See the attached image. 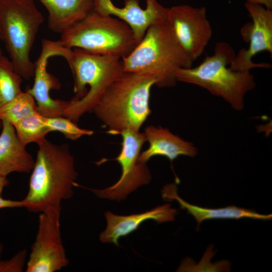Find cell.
Segmentation results:
<instances>
[{"instance_id":"1","label":"cell","mask_w":272,"mask_h":272,"mask_svg":"<svg viewBox=\"0 0 272 272\" xmlns=\"http://www.w3.org/2000/svg\"><path fill=\"white\" fill-rule=\"evenodd\" d=\"M38 145L34 165L23 208L34 213L61 210V202L72 196L77 173L66 144L57 145L46 139Z\"/></svg>"},{"instance_id":"2","label":"cell","mask_w":272,"mask_h":272,"mask_svg":"<svg viewBox=\"0 0 272 272\" xmlns=\"http://www.w3.org/2000/svg\"><path fill=\"white\" fill-rule=\"evenodd\" d=\"M156 84L149 74L124 72L107 87L92 112L111 134L127 129L140 131L151 113L150 91Z\"/></svg>"},{"instance_id":"3","label":"cell","mask_w":272,"mask_h":272,"mask_svg":"<svg viewBox=\"0 0 272 272\" xmlns=\"http://www.w3.org/2000/svg\"><path fill=\"white\" fill-rule=\"evenodd\" d=\"M64 59L74 78L75 96L64 110L63 116L74 122L93 109L107 87L124 72L119 57L71 49Z\"/></svg>"},{"instance_id":"4","label":"cell","mask_w":272,"mask_h":272,"mask_svg":"<svg viewBox=\"0 0 272 272\" xmlns=\"http://www.w3.org/2000/svg\"><path fill=\"white\" fill-rule=\"evenodd\" d=\"M235 55L230 44L218 42L213 55L206 56L195 67L178 69L176 79L201 87L222 98L233 109L241 110L244 107L245 95L255 87L256 84L250 71H233L228 67Z\"/></svg>"},{"instance_id":"5","label":"cell","mask_w":272,"mask_h":272,"mask_svg":"<svg viewBox=\"0 0 272 272\" xmlns=\"http://www.w3.org/2000/svg\"><path fill=\"white\" fill-rule=\"evenodd\" d=\"M125 72L149 74L159 88L174 87L176 71L193 62L173 38L167 22L151 25L134 49L121 58Z\"/></svg>"},{"instance_id":"6","label":"cell","mask_w":272,"mask_h":272,"mask_svg":"<svg viewBox=\"0 0 272 272\" xmlns=\"http://www.w3.org/2000/svg\"><path fill=\"white\" fill-rule=\"evenodd\" d=\"M44 18L34 0H0V33L15 72L22 79L34 76L30 54Z\"/></svg>"},{"instance_id":"7","label":"cell","mask_w":272,"mask_h":272,"mask_svg":"<svg viewBox=\"0 0 272 272\" xmlns=\"http://www.w3.org/2000/svg\"><path fill=\"white\" fill-rule=\"evenodd\" d=\"M61 34L59 42L64 47L121 58L139 43L125 22L95 11Z\"/></svg>"},{"instance_id":"8","label":"cell","mask_w":272,"mask_h":272,"mask_svg":"<svg viewBox=\"0 0 272 272\" xmlns=\"http://www.w3.org/2000/svg\"><path fill=\"white\" fill-rule=\"evenodd\" d=\"M120 134L122 138V148L115 159L121 167L119 179L113 185L102 189H89L102 198L120 200L140 186L148 184L151 175L146 163L140 162L141 150L147 141L144 132L127 129Z\"/></svg>"},{"instance_id":"9","label":"cell","mask_w":272,"mask_h":272,"mask_svg":"<svg viewBox=\"0 0 272 272\" xmlns=\"http://www.w3.org/2000/svg\"><path fill=\"white\" fill-rule=\"evenodd\" d=\"M61 210L40 213L36 239L26 264V272H55L67 266L69 261L60 232Z\"/></svg>"},{"instance_id":"10","label":"cell","mask_w":272,"mask_h":272,"mask_svg":"<svg viewBox=\"0 0 272 272\" xmlns=\"http://www.w3.org/2000/svg\"><path fill=\"white\" fill-rule=\"evenodd\" d=\"M167 23L175 40L192 61L203 53L213 30L204 7L180 5L168 8Z\"/></svg>"},{"instance_id":"11","label":"cell","mask_w":272,"mask_h":272,"mask_svg":"<svg viewBox=\"0 0 272 272\" xmlns=\"http://www.w3.org/2000/svg\"><path fill=\"white\" fill-rule=\"evenodd\" d=\"M245 7L252 19L241 30L243 39L249 45L241 49L230 64L233 71H250L255 67L268 68L267 63H254L252 58L257 53L267 51L272 55V11L264 7L246 2Z\"/></svg>"},{"instance_id":"12","label":"cell","mask_w":272,"mask_h":272,"mask_svg":"<svg viewBox=\"0 0 272 272\" xmlns=\"http://www.w3.org/2000/svg\"><path fill=\"white\" fill-rule=\"evenodd\" d=\"M70 49L62 46L59 41H42L41 53L34 62V84L26 91L34 98L37 112L44 117L63 116L68 101L54 99L50 97V90H58L61 84L58 79L48 72L47 66L50 58L55 56L64 58Z\"/></svg>"},{"instance_id":"13","label":"cell","mask_w":272,"mask_h":272,"mask_svg":"<svg viewBox=\"0 0 272 272\" xmlns=\"http://www.w3.org/2000/svg\"><path fill=\"white\" fill-rule=\"evenodd\" d=\"M124 7L115 6L111 0H95L94 11L105 15H113L125 22L139 42L151 25L167 22L168 8L157 0H146L142 9L140 0H124Z\"/></svg>"},{"instance_id":"14","label":"cell","mask_w":272,"mask_h":272,"mask_svg":"<svg viewBox=\"0 0 272 272\" xmlns=\"http://www.w3.org/2000/svg\"><path fill=\"white\" fill-rule=\"evenodd\" d=\"M177 213L169 203L144 213L127 216H119L107 211L105 213L106 228L100 235L99 239L102 243H112L118 246L120 238L137 230L145 221L153 220L158 223L171 222L175 220Z\"/></svg>"},{"instance_id":"15","label":"cell","mask_w":272,"mask_h":272,"mask_svg":"<svg viewBox=\"0 0 272 272\" xmlns=\"http://www.w3.org/2000/svg\"><path fill=\"white\" fill-rule=\"evenodd\" d=\"M144 133L149 147L141 153L140 162L146 163L153 157L162 156L172 163L179 156L194 157L198 154L192 143L183 140L167 128L150 125L145 129Z\"/></svg>"},{"instance_id":"16","label":"cell","mask_w":272,"mask_h":272,"mask_svg":"<svg viewBox=\"0 0 272 272\" xmlns=\"http://www.w3.org/2000/svg\"><path fill=\"white\" fill-rule=\"evenodd\" d=\"M0 134V177L13 172L30 173L35 161L17 138L13 125L2 121Z\"/></svg>"},{"instance_id":"17","label":"cell","mask_w":272,"mask_h":272,"mask_svg":"<svg viewBox=\"0 0 272 272\" xmlns=\"http://www.w3.org/2000/svg\"><path fill=\"white\" fill-rule=\"evenodd\" d=\"M161 192L162 197L165 200L167 201L176 200L179 203L181 209L186 210L188 214L194 218L198 227L203 221L211 219L250 218L261 220H269L272 218L271 214H260L252 210L233 206L222 208L211 209L190 204L178 195L177 185L175 183L165 185Z\"/></svg>"},{"instance_id":"18","label":"cell","mask_w":272,"mask_h":272,"mask_svg":"<svg viewBox=\"0 0 272 272\" xmlns=\"http://www.w3.org/2000/svg\"><path fill=\"white\" fill-rule=\"evenodd\" d=\"M48 13L52 31L62 34L94 11L95 0H39Z\"/></svg>"},{"instance_id":"19","label":"cell","mask_w":272,"mask_h":272,"mask_svg":"<svg viewBox=\"0 0 272 272\" xmlns=\"http://www.w3.org/2000/svg\"><path fill=\"white\" fill-rule=\"evenodd\" d=\"M37 112L33 97L26 91L22 92L0 107V120L14 125L20 120Z\"/></svg>"},{"instance_id":"20","label":"cell","mask_w":272,"mask_h":272,"mask_svg":"<svg viewBox=\"0 0 272 272\" xmlns=\"http://www.w3.org/2000/svg\"><path fill=\"white\" fill-rule=\"evenodd\" d=\"M13 126L17 138L25 147L32 143L39 144L50 132L45 123V117L38 112L25 118Z\"/></svg>"},{"instance_id":"21","label":"cell","mask_w":272,"mask_h":272,"mask_svg":"<svg viewBox=\"0 0 272 272\" xmlns=\"http://www.w3.org/2000/svg\"><path fill=\"white\" fill-rule=\"evenodd\" d=\"M22 78L14 70L10 59L0 56V107L21 93Z\"/></svg>"},{"instance_id":"22","label":"cell","mask_w":272,"mask_h":272,"mask_svg":"<svg viewBox=\"0 0 272 272\" xmlns=\"http://www.w3.org/2000/svg\"><path fill=\"white\" fill-rule=\"evenodd\" d=\"M45 123L50 132L57 131L70 140L76 141L84 135H91L92 130L79 127L75 122L64 116L45 117Z\"/></svg>"},{"instance_id":"23","label":"cell","mask_w":272,"mask_h":272,"mask_svg":"<svg viewBox=\"0 0 272 272\" xmlns=\"http://www.w3.org/2000/svg\"><path fill=\"white\" fill-rule=\"evenodd\" d=\"M4 246L0 244V272H22L23 271L27 251L22 250L9 259H1Z\"/></svg>"},{"instance_id":"24","label":"cell","mask_w":272,"mask_h":272,"mask_svg":"<svg viewBox=\"0 0 272 272\" xmlns=\"http://www.w3.org/2000/svg\"><path fill=\"white\" fill-rule=\"evenodd\" d=\"M23 208L21 200L5 199L0 195V209L4 208Z\"/></svg>"},{"instance_id":"25","label":"cell","mask_w":272,"mask_h":272,"mask_svg":"<svg viewBox=\"0 0 272 272\" xmlns=\"http://www.w3.org/2000/svg\"><path fill=\"white\" fill-rule=\"evenodd\" d=\"M247 2L261 5L267 9H272V0H246Z\"/></svg>"},{"instance_id":"26","label":"cell","mask_w":272,"mask_h":272,"mask_svg":"<svg viewBox=\"0 0 272 272\" xmlns=\"http://www.w3.org/2000/svg\"><path fill=\"white\" fill-rule=\"evenodd\" d=\"M9 184V181L6 177H0V195H1L4 188Z\"/></svg>"},{"instance_id":"27","label":"cell","mask_w":272,"mask_h":272,"mask_svg":"<svg viewBox=\"0 0 272 272\" xmlns=\"http://www.w3.org/2000/svg\"><path fill=\"white\" fill-rule=\"evenodd\" d=\"M1 41H2V39H1V33H0V42ZM2 55H3V53H2V51L0 46V56Z\"/></svg>"},{"instance_id":"28","label":"cell","mask_w":272,"mask_h":272,"mask_svg":"<svg viewBox=\"0 0 272 272\" xmlns=\"http://www.w3.org/2000/svg\"><path fill=\"white\" fill-rule=\"evenodd\" d=\"M2 121L0 120V128L2 127Z\"/></svg>"}]
</instances>
